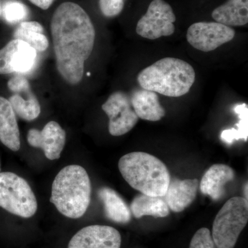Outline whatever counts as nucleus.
<instances>
[{
	"label": "nucleus",
	"mask_w": 248,
	"mask_h": 248,
	"mask_svg": "<svg viewBox=\"0 0 248 248\" xmlns=\"http://www.w3.org/2000/svg\"><path fill=\"white\" fill-rule=\"evenodd\" d=\"M234 112L239 117V123L236 125L237 129L231 128L225 130V138L229 142L235 140H244L248 141V107L247 104L236 105L234 108Z\"/></svg>",
	"instance_id": "obj_22"
},
{
	"label": "nucleus",
	"mask_w": 248,
	"mask_h": 248,
	"mask_svg": "<svg viewBox=\"0 0 248 248\" xmlns=\"http://www.w3.org/2000/svg\"><path fill=\"white\" fill-rule=\"evenodd\" d=\"M234 29L218 22L195 23L187 30V42L192 47L210 52L234 39Z\"/></svg>",
	"instance_id": "obj_8"
},
{
	"label": "nucleus",
	"mask_w": 248,
	"mask_h": 248,
	"mask_svg": "<svg viewBox=\"0 0 248 248\" xmlns=\"http://www.w3.org/2000/svg\"><path fill=\"white\" fill-rule=\"evenodd\" d=\"M87 76H91V73H87Z\"/></svg>",
	"instance_id": "obj_30"
},
{
	"label": "nucleus",
	"mask_w": 248,
	"mask_h": 248,
	"mask_svg": "<svg viewBox=\"0 0 248 248\" xmlns=\"http://www.w3.org/2000/svg\"><path fill=\"white\" fill-rule=\"evenodd\" d=\"M124 0H99V8L105 17L118 16L124 9Z\"/></svg>",
	"instance_id": "obj_25"
},
{
	"label": "nucleus",
	"mask_w": 248,
	"mask_h": 248,
	"mask_svg": "<svg viewBox=\"0 0 248 248\" xmlns=\"http://www.w3.org/2000/svg\"><path fill=\"white\" fill-rule=\"evenodd\" d=\"M36 58L35 49L14 39L0 50V75L28 73L35 66Z\"/></svg>",
	"instance_id": "obj_10"
},
{
	"label": "nucleus",
	"mask_w": 248,
	"mask_h": 248,
	"mask_svg": "<svg viewBox=\"0 0 248 248\" xmlns=\"http://www.w3.org/2000/svg\"><path fill=\"white\" fill-rule=\"evenodd\" d=\"M136 115L141 120L157 122L164 117L166 112L161 107L157 94L141 89L134 91L130 98Z\"/></svg>",
	"instance_id": "obj_15"
},
{
	"label": "nucleus",
	"mask_w": 248,
	"mask_h": 248,
	"mask_svg": "<svg viewBox=\"0 0 248 248\" xmlns=\"http://www.w3.org/2000/svg\"><path fill=\"white\" fill-rule=\"evenodd\" d=\"M248 221V201L235 197L223 205L215 217L213 237L217 248H234Z\"/></svg>",
	"instance_id": "obj_5"
},
{
	"label": "nucleus",
	"mask_w": 248,
	"mask_h": 248,
	"mask_svg": "<svg viewBox=\"0 0 248 248\" xmlns=\"http://www.w3.org/2000/svg\"><path fill=\"white\" fill-rule=\"evenodd\" d=\"M97 194L104 205V212L108 218L121 224L130 221V208L116 191L108 187H103L99 189Z\"/></svg>",
	"instance_id": "obj_18"
},
{
	"label": "nucleus",
	"mask_w": 248,
	"mask_h": 248,
	"mask_svg": "<svg viewBox=\"0 0 248 248\" xmlns=\"http://www.w3.org/2000/svg\"><path fill=\"white\" fill-rule=\"evenodd\" d=\"M1 15L8 23L16 24L28 17L29 9L20 1L9 0L1 7Z\"/></svg>",
	"instance_id": "obj_23"
},
{
	"label": "nucleus",
	"mask_w": 248,
	"mask_h": 248,
	"mask_svg": "<svg viewBox=\"0 0 248 248\" xmlns=\"http://www.w3.org/2000/svg\"><path fill=\"white\" fill-rule=\"evenodd\" d=\"M50 29L60 76L68 84H79L95 40L91 18L76 3H62L54 13Z\"/></svg>",
	"instance_id": "obj_1"
},
{
	"label": "nucleus",
	"mask_w": 248,
	"mask_h": 248,
	"mask_svg": "<svg viewBox=\"0 0 248 248\" xmlns=\"http://www.w3.org/2000/svg\"><path fill=\"white\" fill-rule=\"evenodd\" d=\"M198 187L199 181L196 179H170L166 194L162 197L170 210L180 213L195 200Z\"/></svg>",
	"instance_id": "obj_13"
},
{
	"label": "nucleus",
	"mask_w": 248,
	"mask_h": 248,
	"mask_svg": "<svg viewBox=\"0 0 248 248\" xmlns=\"http://www.w3.org/2000/svg\"><path fill=\"white\" fill-rule=\"evenodd\" d=\"M14 93L9 101L16 115L29 122L37 119L41 113V107L31 89L26 91L24 96L19 93Z\"/></svg>",
	"instance_id": "obj_21"
},
{
	"label": "nucleus",
	"mask_w": 248,
	"mask_h": 248,
	"mask_svg": "<svg viewBox=\"0 0 248 248\" xmlns=\"http://www.w3.org/2000/svg\"><path fill=\"white\" fill-rule=\"evenodd\" d=\"M0 207L16 216L28 218L35 215L37 202L25 179L15 173L0 172Z\"/></svg>",
	"instance_id": "obj_6"
},
{
	"label": "nucleus",
	"mask_w": 248,
	"mask_h": 248,
	"mask_svg": "<svg viewBox=\"0 0 248 248\" xmlns=\"http://www.w3.org/2000/svg\"><path fill=\"white\" fill-rule=\"evenodd\" d=\"M14 37L15 40L26 42L36 51H45L49 46L48 39L44 34L43 27L35 21L20 23L15 31Z\"/></svg>",
	"instance_id": "obj_20"
},
{
	"label": "nucleus",
	"mask_w": 248,
	"mask_h": 248,
	"mask_svg": "<svg viewBox=\"0 0 248 248\" xmlns=\"http://www.w3.org/2000/svg\"><path fill=\"white\" fill-rule=\"evenodd\" d=\"M189 248H217L210 230L202 228L196 232Z\"/></svg>",
	"instance_id": "obj_24"
},
{
	"label": "nucleus",
	"mask_w": 248,
	"mask_h": 248,
	"mask_svg": "<svg viewBox=\"0 0 248 248\" xmlns=\"http://www.w3.org/2000/svg\"><path fill=\"white\" fill-rule=\"evenodd\" d=\"M248 183H246L244 185V198L246 199V200L248 201Z\"/></svg>",
	"instance_id": "obj_28"
},
{
	"label": "nucleus",
	"mask_w": 248,
	"mask_h": 248,
	"mask_svg": "<svg viewBox=\"0 0 248 248\" xmlns=\"http://www.w3.org/2000/svg\"><path fill=\"white\" fill-rule=\"evenodd\" d=\"M216 22L228 27H241L248 23V0H228L212 13Z\"/></svg>",
	"instance_id": "obj_17"
},
{
	"label": "nucleus",
	"mask_w": 248,
	"mask_h": 248,
	"mask_svg": "<svg viewBox=\"0 0 248 248\" xmlns=\"http://www.w3.org/2000/svg\"><path fill=\"white\" fill-rule=\"evenodd\" d=\"M175 15L170 5L164 0H153L146 14L139 20L136 32L149 40L172 35L175 31Z\"/></svg>",
	"instance_id": "obj_7"
},
{
	"label": "nucleus",
	"mask_w": 248,
	"mask_h": 248,
	"mask_svg": "<svg viewBox=\"0 0 248 248\" xmlns=\"http://www.w3.org/2000/svg\"><path fill=\"white\" fill-rule=\"evenodd\" d=\"M118 167L129 185L141 193L160 197L166 194L170 175L156 156L143 152L128 153L121 158Z\"/></svg>",
	"instance_id": "obj_3"
},
{
	"label": "nucleus",
	"mask_w": 248,
	"mask_h": 248,
	"mask_svg": "<svg viewBox=\"0 0 248 248\" xmlns=\"http://www.w3.org/2000/svg\"><path fill=\"white\" fill-rule=\"evenodd\" d=\"M235 178L234 170L225 164H215L205 172L200 182L201 192L213 200H218L225 193V186Z\"/></svg>",
	"instance_id": "obj_14"
},
{
	"label": "nucleus",
	"mask_w": 248,
	"mask_h": 248,
	"mask_svg": "<svg viewBox=\"0 0 248 248\" xmlns=\"http://www.w3.org/2000/svg\"><path fill=\"white\" fill-rule=\"evenodd\" d=\"M122 236L115 228L93 225L85 227L72 237L68 248H120Z\"/></svg>",
	"instance_id": "obj_11"
},
{
	"label": "nucleus",
	"mask_w": 248,
	"mask_h": 248,
	"mask_svg": "<svg viewBox=\"0 0 248 248\" xmlns=\"http://www.w3.org/2000/svg\"><path fill=\"white\" fill-rule=\"evenodd\" d=\"M0 141L11 151L20 148V135L14 109L9 101L0 97Z\"/></svg>",
	"instance_id": "obj_16"
},
{
	"label": "nucleus",
	"mask_w": 248,
	"mask_h": 248,
	"mask_svg": "<svg viewBox=\"0 0 248 248\" xmlns=\"http://www.w3.org/2000/svg\"><path fill=\"white\" fill-rule=\"evenodd\" d=\"M102 108L108 117V130L112 136L128 133L138 123L139 117L132 108L130 97L125 93H114Z\"/></svg>",
	"instance_id": "obj_9"
},
{
	"label": "nucleus",
	"mask_w": 248,
	"mask_h": 248,
	"mask_svg": "<svg viewBox=\"0 0 248 248\" xmlns=\"http://www.w3.org/2000/svg\"><path fill=\"white\" fill-rule=\"evenodd\" d=\"M89 174L79 165H70L60 171L52 185L50 202L63 216L79 218L91 203Z\"/></svg>",
	"instance_id": "obj_2"
},
{
	"label": "nucleus",
	"mask_w": 248,
	"mask_h": 248,
	"mask_svg": "<svg viewBox=\"0 0 248 248\" xmlns=\"http://www.w3.org/2000/svg\"><path fill=\"white\" fill-rule=\"evenodd\" d=\"M66 132L56 122H49L42 130L31 129L27 134L30 146L41 148L47 159H60L66 143Z\"/></svg>",
	"instance_id": "obj_12"
},
{
	"label": "nucleus",
	"mask_w": 248,
	"mask_h": 248,
	"mask_svg": "<svg viewBox=\"0 0 248 248\" xmlns=\"http://www.w3.org/2000/svg\"><path fill=\"white\" fill-rule=\"evenodd\" d=\"M32 4H35L37 7L43 10L48 9L52 4L54 0H29Z\"/></svg>",
	"instance_id": "obj_27"
},
{
	"label": "nucleus",
	"mask_w": 248,
	"mask_h": 248,
	"mask_svg": "<svg viewBox=\"0 0 248 248\" xmlns=\"http://www.w3.org/2000/svg\"><path fill=\"white\" fill-rule=\"evenodd\" d=\"M8 87L13 93L19 92L31 87L29 81L22 76H15L8 82Z\"/></svg>",
	"instance_id": "obj_26"
},
{
	"label": "nucleus",
	"mask_w": 248,
	"mask_h": 248,
	"mask_svg": "<svg viewBox=\"0 0 248 248\" xmlns=\"http://www.w3.org/2000/svg\"><path fill=\"white\" fill-rule=\"evenodd\" d=\"M130 212L137 218L144 216L166 217L169 216L170 209L163 197L140 194L133 199L130 204Z\"/></svg>",
	"instance_id": "obj_19"
},
{
	"label": "nucleus",
	"mask_w": 248,
	"mask_h": 248,
	"mask_svg": "<svg viewBox=\"0 0 248 248\" xmlns=\"http://www.w3.org/2000/svg\"><path fill=\"white\" fill-rule=\"evenodd\" d=\"M195 71L187 62L179 59H161L142 70L138 81L141 89L170 97L187 94L195 81Z\"/></svg>",
	"instance_id": "obj_4"
},
{
	"label": "nucleus",
	"mask_w": 248,
	"mask_h": 248,
	"mask_svg": "<svg viewBox=\"0 0 248 248\" xmlns=\"http://www.w3.org/2000/svg\"><path fill=\"white\" fill-rule=\"evenodd\" d=\"M1 3H0V16H1Z\"/></svg>",
	"instance_id": "obj_29"
}]
</instances>
